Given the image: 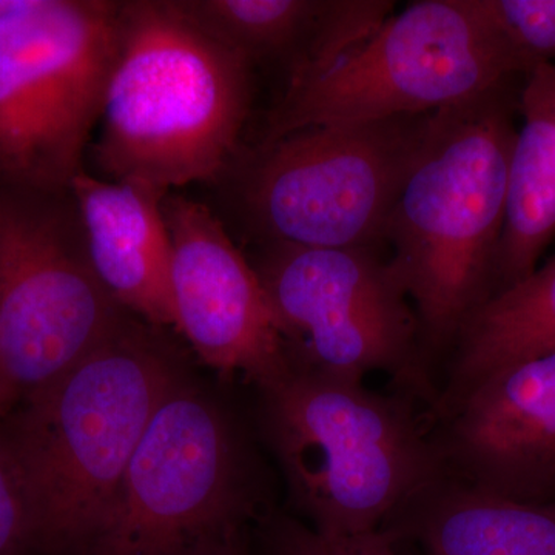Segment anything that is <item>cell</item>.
Returning <instances> with one entry per match:
<instances>
[{
    "label": "cell",
    "mask_w": 555,
    "mask_h": 555,
    "mask_svg": "<svg viewBox=\"0 0 555 555\" xmlns=\"http://www.w3.org/2000/svg\"><path fill=\"white\" fill-rule=\"evenodd\" d=\"M120 323L72 190L0 188V379L10 400L56 382Z\"/></svg>",
    "instance_id": "ba28073f"
},
{
    "label": "cell",
    "mask_w": 555,
    "mask_h": 555,
    "mask_svg": "<svg viewBox=\"0 0 555 555\" xmlns=\"http://www.w3.org/2000/svg\"><path fill=\"white\" fill-rule=\"evenodd\" d=\"M397 539L387 528L328 535L298 521L278 520L266 531V551L268 555H397Z\"/></svg>",
    "instance_id": "d6986e66"
},
{
    "label": "cell",
    "mask_w": 555,
    "mask_h": 555,
    "mask_svg": "<svg viewBox=\"0 0 555 555\" xmlns=\"http://www.w3.org/2000/svg\"><path fill=\"white\" fill-rule=\"evenodd\" d=\"M30 509L9 449L0 447V555H17L33 539Z\"/></svg>",
    "instance_id": "ffe728a7"
},
{
    "label": "cell",
    "mask_w": 555,
    "mask_h": 555,
    "mask_svg": "<svg viewBox=\"0 0 555 555\" xmlns=\"http://www.w3.org/2000/svg\"><path fill=\"white\" fill-rule=\"evenodd\" d=\"M33 0H0V22L10 20L27 9H30Z\"/></svg>",
    "instance_id": "44dd1931"
},
{
    "label": "cell",
    "mask_w": 555,
    "mask_h": 555,
    "mask_svg": "<svg viewBox=\"0 0 555 555\" xmlns=\"http://www.w3.org/2000/svg\"><path fill=\"white\" fill-rule=\"evenodd\" d=\"M524 78L480 0H420L335 67L286 90L261 142L305 127L427 115Z\"/></svg>",
    "instance_id": "8992f818"
},
{
    "label": "cell",
    "mask_w": 555,
    "mask_h": 555,
    "mask_svg": "<svg viewBox=\"0 0 555 555\" xmlns=\"http://www.w3.org/2000/svg\"><path fill=\"white\" fill-rule=\"evenodd\" d=\"M166 357L126 321L30 397L9 449L33 535L86 547L107 518L131 455L175 386Z\"/></svg>",
    "instance_id": "3957f363"
},
{
    "label": "cell",
    "mask_w": 555,
    "mask_h": 555,
    "mask_svg": "<svg viewBox=\"0 0 555 555\" xmlns=\"http://www.w3.org/2000/svg\"><path fill=\"white\" fill-rule=\"evenodd\" d=\"M171 247L175 327L208 366L243 374L259 387L292 367L257 270L210 208L188 196H164Z\"/></svg>",
    "instance_id": "8fae6325"
},
{
    "label": "cell",
    "mask_w": 555,
    "mask_h": 555,
    "mask_svg": "<svg viewBox=\"0 0 555 555\" xmlns=\"http://www.w3.org/2000/svg\"><path fill=\"white\" fill-rule=\"evenodd\" d=\"M396 518L390 531L429 555H555V499L516 502L448 476Z\"/></svg>",
    "instance_id": "5bb4252c"
},
{
    "label": "cell",
    "mask_w": 555,
    "mask_h": 555,
    "mask_svg": "<svg viewBox=\"0 0 555 555\" xmlns=\"http://www.w3.org/2000/svg\"><path fill=\"white\" fill-rule=\"evenodd\" d=\"M251 102V67L175 0L120 2L94 160L112 181L171 189L221 179Z\"/></svg>",
    "instance_id": "7a4b0ae2"
},
{
    "label": "cell",
    "mask_w": 555,
    "mask_h": 555,
    "mask_svg": "<svg viewBox=\"0 0 555 555\" xmlns=\"http://www.w3.org/2000/svg\"><path fill=\"white\" fill-rule=\"evenodd\" d=\"M383 251L261 244L251 266L292 366L356 382L387 372L423 383L418 320Z\"/></svg>",
    "instance_id": "9c48e42d"
},
{
    "label": "cell",
    "mask_w": 555,
    "mask_h": 555,
    "mask_svg": "<svg viewBox=\"0 0 555 555\" xmlns=\"http://www.w3.org/2000/svg\"><path fill=\"white\" fill-rule=\"evenodd\" d=\"M261 390L288 488L323 534L382 529L448 477L436 441L403 398L294 366Z\"/></svg>",
    "instance_id": "277c9868"
},
{
    "label": "cell",
    "mask_w": 555,
    "mask_h": 555,
    "mask_svg": "<svg viewBox=\"0 0 555 555\" xmlns=\"http://www.w3.org/2000/svg\"><path fill=\"white\" fill-rule=\"evenodd\" d=\"M211 39L251 68L281 64L287 83L315 68L323 54L332 0H175Z\"/></svg>",
    "instance_id": "e0dca14e"
},
{
    "label": "cell",
    "mask_w": 555,
    "mask_h": 555,
    "mask_svg": "<svg viewBox=\"0 0 555 555\" xmlns=\"http://www.w3.org/2000/svg\"><path fill=\"white\" fill-rule=\"evenodd\" d=\"M524 75L555 65V0H480Z\"/></svg>",
    "instance_id": "ac0fdd59"
},
{
    "label": "cell",
    "mask_w": 555,
    "mask_h": 555,
    "mask_svg": "<svg viewBox=\"0 0 555 555\" xmlns=\"http://www.w3.org/2000/svg\"><path fill=\"white\" fill-rule=\"evenodd\" d=\"M524 79L436 112L386 230L423 356L452 349L496 294Z\"/></svg>",
    "instance_id": "6da1fadb"
},
{
    "label": "cell",
    "mask_w": 555,
    "mask_h": 555,
    "mask_svg": "<svg viewBox=\"0 0 555 555\" xmlns=\"http://www.w3.org/2000/svg\"><path fill=\"white\" fill-rule=\"evenodd\" d=\"M441 414L449 477L516 502L555 499V352L496 369Z\"/></svg>",
    "instance_id": "7c38bea8"
},
{
    "label": "cell",
    "mask_w": 555,
    "mask_h": 555,
    "mask_svg": "<svg viewBox=\"0 0 555 555\" xmlns=\"http://www.w3.org/2000/svg\"><path fill=\"white\" fill-rule=\"evenodd\" d=\"M120 2L33 0L0 22V188L68 190L101 120Z\"/></svg>",
    "instance_id": "52a82bcc"
},
{
    "label": "cell",
    "mask_w": 555,
    "mask_h": 555,
    "mask_svg": "<svg viewBox=\"0 0 555 555\" xmlns=\"http://www.w3.org/2000/svg\"><path fill=\"white\" fill-rule=\"evenodd\" d=\"M236 462L224 420L171 387L150 420L89 555L236 554L217 535L236 511ZM225 537V535H224Z\"/></svg>",
    "instance_id": "30bf717a"
},
{
    "label": "cell",
    "mask_w": 555,
    "mask_h": 555,
    "mask_svg": "<svg viewBox=\"0 0 555 555\" xmlns=\"http://www.w3.org/2000/svg\"><path fill=\"white\" fill-rule=\"evenodd\" d=\"M452 350L440 411L496 369L555 352V255L478 309Z\"/></svg>",
    "instance_id": "2e32d148"
},
{
    "label": "cell",
    "mask_w": 555,
    "mask_h": 555,
    "mask_svg": "<svg viewBox=\"0 0 555 555\" xmlns=\"http://www.w3.org/2000/svg\"><path fill=\"white\" fill-rule=\"evenodd\" d=\"M94 275L120 309L153 326H175L171 247L164 193L131 182L102 181L80 170L69 184Z\"/></svg>",
    "instance_id": "4fadbf2b"
},
{
    "label": "cell",
    "mask_w": 555,
    "mask_h": 555,
    "mask_svg": "<svg viewBox=\"0 0 555 555\" xmlns=\"http://www.w3.org/2000/svg\"><path fill=\"white\" fill-rule=\"evenodd\" d=\"M9 393H7L5 387H3L2 379H0V408H2L3 404L9 403Z\"/></svg>",
    "instance_id": "7402d4cb"
},
{
    "label": "cell",
    "mask_w": 555,
    "mask_h": 555,
    "mask_svg": "<svg viewBox=\"0 0 555 555\" xmlns=\"http://www.w3.org/2000/svg\"><path fill=\"white\" fill-rule=\"evenodd\" d=\"M518 115L496 294L531 275L555 238V65L525 76Z\"/></svg>",
    "instance_id": "9a60e30c"
},
{
    "label": "cell",
    "mask_w": 555,
    "mask_h": 555,
    "mask_svg": "<svg viewBox=\"0 0 555 555\" xmlns=\"http://www.w3.org/2000/svg\"><path fill=\"white\" fill-rule=\"evenodd\" d=\"M433 115L305 127L259 142L238 189L251 230L261 244L386 250Z\"/></svg>",
    "instance_id": "5b68a950"
}]
</instances>
